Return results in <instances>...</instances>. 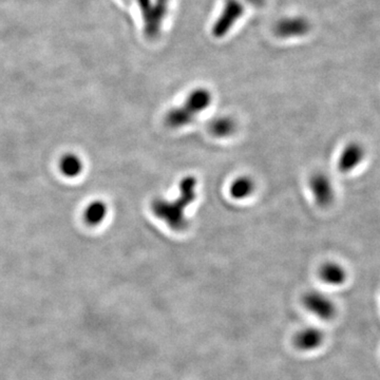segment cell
<instances>
[{"label":"cell","mask_w":380,"mask_h":380,"mask_svg":"<svg viewBox=\"0 0 380 380\" xmlns=\"http://www.w3.org/2000/svg\"><path fill=\"white\" fill-rule=\"evenodd\" d=\"M198 180L195 176H184L180 182L179 197L174 200L157 198L151 202V211L159 220L164 222L172 232L187 230L188 207L197 199Z\"/></svg>","instance_id":"cell-1"},{"label":"cell","mask_w":380,"mask_h":380,"mask_svg":"<svg viewBox=\"0 0 380 380\" xmlns=\"http://www.w3.org/2000/svg\"><path fill=\"white\" fill-rule=\"evenodd\" d=\"M213 104V94L206 88H195L190 91L183 104L168 110L165 124L170 129L187 127L197 120L200 114Z\"/></svg>","instance_id":"cell-2"},{"label":"cell","mask_w":380,"mask_h":380,"mask_svg":"<svg viewBox=\"0 0 380 380\" xmlns=\"http://www.w3.org/2000/svg\"><path fill=\"white\" fill-rule=\"evenodd\" d=\"M172 0H137L144 19L145 33L150 38H158L167 17Z\"/></svg>","instance_id":"cell-3"},{"label":"cell","mask_w":380,"mask_h":380,"mask_svg":"<svg viewBox=\"0 0 380 380\" xmlns=\"http://www.w3.org/2000/svg\"><path fill=\"white\" fill-rule=\"evenodd\" d=\"M244 12L243 5L239 0H225L222 11L211 29L213 36L217 38H224L243 16Z\"/></svg>","instance_id":"cell-4"},{"label":"cell","mask_w":380,"mask_h":380,"mask_svg":"<svg viewBox=\"0 0 380 380\" xmlns=\"http://www.w3.org/2000/svg\"><path fill=\"white\" fill-rule=\"evenodd\" d=\"M308 187L318 206L325 208L334 202V184L327 174L323 172L314 174L308 180Z\"/></svg>","instance_id":"cell-5"},{"label":"cell","mask_w":380,"mask_h":380,"mask_svg":"<svg viewBox=\"0 0 380 380\" xmlns=\"http://www.w3.org/2000/svg\"><path fill=\"white\" fill-rule=\"evenodd\" d=\"M302 303L308 312L320 319L331 320L336 316L337 308L334 302L327 295L319 292H308L303 295Z\"/></svg>","instance_id":"cell-6"},{"label":"cell","mask_w":380,"mask_h":380,"mask_svg":"<svg viewBox=\"0 0 380 380\" xmlns=\"http://www.w3.org/2000/svg\"><path fill=\"white\" fill-rule=\"evenodd\" d=\"M366 154V149L360 143L351 141L341 150L337 161V168L341 174H351L364 163Z\"/></svg>","instance_id":"cell-7"},{"label":"cell","mask_w":380,"mask_h":380,"mask_svg":"<svg viewBox=\"0 0 380 380\" xmlns=\"http://www.w3.org/2000/svg\"><path fill=\"white\" fill-rule=\"evenodd\" d=\"M310 23L303 17H285L277 23L275 33L281 38H301L310 31Z\"/></svg>","instance_id":"cell-8"},{"label":"cell","mask_w":380,"mask_h":380,"mask_svg":"<svg viewBox=\"0 0 380 380\" xmlns=\"http://www.w3.org/2000/svg\"><path fill=\"white\" fill-rule=\"evenodd\" d=\"M325 341V333L317 327H308L297 333L295 347L301 351H313L320 348Z\"/></svg>","instance_id":"cell-9"},{"label":"cell","mask_w":380,"mask_h":380,"mask_svg":"<svg viewBox=\"0 0 380 380\" xmlns=\"http://www.w3.org/2000/svg\"><path fill=\"white\" fill-rule=\"evenodd\" d=\"M319 278L327 284L338 286L346 282L348 274L344 267L339 263L327 262L319 269Z\"/></svg>","instance_id":"cell-10"},{"label":"cell","mask_w":380,"mask_h":380,"mask_svg":"<svg viewBox=\"0 0 380 380\" xmlns=\"http://www.w3.org/2000/svg\"><path fill=\"white\" fill-rule=\"evenodd\" d=\"M209 133L213 137L225 139L234 135L236 129L234 118L228 116H221L213 118L208 125Z\"/></svg>","instance_id":"cell-11"},{"label":"cell","mask_w":380,"mask_h":380,"mask_svg":"<svg viewBox=\"0 0 380 380\" xmlns=\"http://www.w3.org/2000/svg\"><path fill=\"white\" fill-rule=\"evenodd\" d=\"M255 188V182L251 176H238L230 184V197L234 198V200H238V201L247 199L253 195Z\"/></svg>","instance_id":"cell-12"},{"label":"cell","mask_w":380,"mask_h":380,"mask_svg":"<svg viewBox=\"0 0 380 380\" xmlns=\"http://www.w3.org/2000/svg\"><path fill=\"white\" fill-rule=\"evenodd\" d=\"M108 215V206L104 201L96 200L91 202L84 211V221L89 226L102 224Z\"/></svg>","instance_id":"cell-13"},{"label":"cell","mask_w":380,"mask_h":380,"mask_svg":"<svg viewBox=\"0 0 380 380\" xmlns=\"http://www.w3.org/2000/svg\"><path fill=\"white\" fill-rule=\"evenodd\" d=\"M59 169H61L64 176L70 178V179H73L83 172L84 163L77 154L69 153V154H66L62 158L61 162H59Z\"/></svg>","instance_id":"cell-14"},{"label":"cell","mask_w":380,"mask_h":380,"mask_svg":"<svg viewBox=\"0 0 380 380\" xmlns=\"http://www.w3.org/2000/svg\"><path fill=\"white\" fill-rule=\"evenodd\" d=\"M248 3H251V5H255V7L261 8L265 5L267 3V0H246Z\"/></svg>","instance_id":"cell-15"}]
</instances>
